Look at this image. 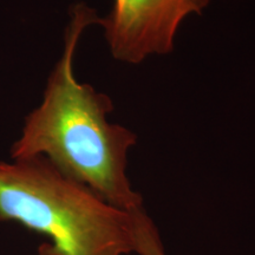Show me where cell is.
I'll use <instances>...</instances> for the list:
<instances>
[{"mask_svg":"<svg viewBox=\"0 0 255 255\" xmlns=\"http://www.w3.org/2000/svg\"><path fill=\"white\" fill-rule=\"evenodd\" d=\"M133 212L108 203L45 157L0 161V221L45 237L38 255L131 254Z\"/></svg>","mask_w":255,"mask_h":255,"instance_id":"7a4b0ae2","label":"cell"},{"mask_svg":"<svg viewBox=\"0 0 255 255\" xmlns=\"http://www.w3.org/2000/svg\"><path fill=\"white\" fill-rule=\"evenodd\" d=\"M132 238L137 255H168L157 226L144 207L133 212Z\"/></svg>","mask_w":255,"mask_h":255,"instance_id":"277c9868","label":"cell"},{"mask_svg":"<svg viewBox=\"0 0 255 255\" xmlns=\"http://www.w3.org/2000/svg\"><path fill=\"white\" fill-rule=\"evenodd\" d=\"M210 0H115L98 24L115 59L139 64L174 50L175 36L190 14H202Z\"/></svg>","mask_w":255,"mask_h":255,"instance_id":"3957f363","label":"cell"},{"mask_svg":"<svg viewBox=\"0 0 255 255\" xmlns=\"http://www.w3.org/2000/svg\"><path fill=\"white\" fill-rule=\"evenodd\" d=\"M100 21L95 9L73 6L63 55L47 81L43 102L26 117L11 159L41 156L58 170L117 208L144 207L128 177V154L136 144L131 130L108 122L114 110L108 95L75 77L73 57L83 31Z\"/></svg>","mask_w":255,"mask_h":255,"instance_id":"6da1fadb","label":"cell"}]
</instances>
